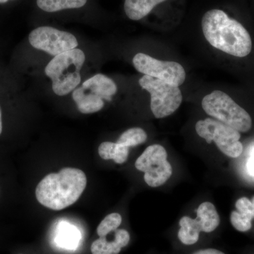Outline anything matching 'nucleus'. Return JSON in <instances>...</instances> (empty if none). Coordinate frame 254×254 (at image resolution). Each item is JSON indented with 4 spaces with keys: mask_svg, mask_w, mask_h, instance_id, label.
<instances>
[{
    "mask_svg": "<svg viewBox=\"0 0 254 254\" xmlns=\"http://www.w3.org/2000/svg\"><path fill=\"white\" fill-rule=\"evenodd\" d=\"M247 170L252 176L254 177V148L251 153L250 158L247 162Z\"/></svg>",
    "mask_w": 254,
    "mask_h": 254,
    "instance_id": "obj_23",
    "label": "nucleus"
},
{
    "mask_svg": "<svg viewBox=\"0 0 254 254\" xmlns=\"http://www.w3.org/2000/svg\"><path fill=\"white\" fill-rule=\"evenodd\" d=\"M87 1L88 0H37V5L43 11L53 13L83 7Z\"/></svg>",
    "mask_w": 254,
    "mask_h": 254,
    "instance_id": "obj_18",
    "label": "nucleus"
},
{
    "mask_svg": "<svg viewBox=\"0 0 254 254\" xmlns=\"http://www.w3.org/2000/svg\"><path fill=\"white\" fill-rule=\"evenodd\" d=\"M81 240V233L77 228L68 222H63L57 229L55 242L65 250H76Z\"/></svg>",
    "mask_w": 254,
    "mask_h": 254,
    "instance_id": "obj_13",
    "label": "nucleus"
},
{
    "mask_svg": "<svg viewBox=\"0 0 254 254\" xmlns=\"http://www.w3.org/2000/svg\"><path fill=\"white\" fill-rule=\"evenodd\" d=\"M87 185L86 174L79 169L65 168L45 177L36 187L38 201L46 208L61 210L76 203Z\"/></svg>",
    "mask_w": 254,
    "mask_h": 254,
    "instance_id": "obj_2",
    "label": "nucleus"
},
{
    "mask_svg": "<svg viewBox=\"0 0 254 254\" xmlns=\"http://www.w3.org/2000/svg\"><path fill=\"white\" fill-rule=\"evenodd\" d=\"M201 104L209 116L238 131L246 133L252 128V119L248 112L223 91L215 90L205 95Z\"/></svg>",
    "mask_w": 254,
    "mask_h": 254,
    "instance_id": "obj_4",
    "label": "nucleus"
},
{
    "mask_svg": "<svg viewBox=\"0 0 254 254\" xmlns=\"http://www.w3.org/2000/svg\"><path fill=\"white\" fill-rule=\"evenodd\" d=\"M86 60L83 50L65 52L53 58L45 68V73L52 80L53 91L57 95L64 96L77 88L81 81L80 71Z\"/></svg>",
    "mask_w": 254,
    "mask_h": 254,
    "instance_id": "obj_3",
    "label": "nucleus"
},
{
    "mask_svg": "<svg viewBox=\"0 0 254 254\" xmlns=\"http://www.w3.org/2000/svg\"><path fill=\"white\" fill-rule=\"evenodd\" d=\"M147 138V133L143 128L134 127L124 132L117 143L129 148L130 147L136 146L145 143Z\"/></svg>",
    "mask_w": 254,
    "mask_h": 254,
    "instance_id": "obj_19",
    "label": "nucleus"
},
{
    "mask_svg": "<svg viewBox=\"0 0 254 254\" xmlns=\"http://www.w3.org/2000/svg\"><path fill=\"white\" fill-rule=\"evenodd\" d=\"M128 149L117 142L105 141L100 145L98 153L103 160H113L116 163L123 164L128 159Z\"/></svg>",
    "mask_w": 254,
    "mask_h": 254,
    "instance_id": "obj_17",
    "label": "nucleus"
},
{
    "mask_svg": "<svg viewBox=\"0 0 254 254\" xmlns=\"http://www.w3.org/2000/svg\"><path fill=\"white\" fill-rule=\"evenodd\" d=\"M28 41L33 48L54 57L75 49L78 46L77 39L72 33L50 26H41L33 30Z\"/></svg>",
    "mask_w": 254,
    "mask_h": 254,
    "instance_id": "obj_9",
    "label": "nucleus"
},
{
    "mask_svg": "<svg viewBox=\"0 0 254 254\" xmlns=\"http://www.w3.org/2000/svg\"><path fill=\"white\" fill-rule=\"evenodd\" d=\"M138 83L150 94V109L155 118L170 116L181 105L183 97L178 86L146 75L142 76Z\"/></svg>",
    "mask_w": 254,
    "mask_h": 254,
    "instance_id": "obj_5",
    "label": "nucleus"
},
{
    "mask_svg": "<svg viewBox=\"0 0 254 254\" xmlns=\"http://www.w3.org/2000/svg\"><path fill=\"white\" fill-rule=\"evenodd\" d=\"M201 27L209 44L222 53L240 58L252 53L253 43L250 32L222 10L206 11L202 18Z\"/></svg>",
    "mask_w": 254,
    "mask_h": 254,
    "instance_id": "obj_1",
    "label": "nucleus"
},
{
    "mask_svg": "<svg viewBox=\"0 0 254 254\" xmlns=\"http://www.w3.org/2000/svg\"><path fill=\"white\" fill-rule=\"evenodd\" d=\"M129 233L124 229L115 230V239L109 242L106 237H100L92 244V254H119L129 243Z\"/></svg>",
    "mask_w": 254,
    "mask_h": 254,
    "instance_id": "obj_10",
    "label": "nucleus"
},
{
    "mask_svg": "<svg viewBox=\"0 0 254 254\" xmlns=\"http://www.w3.org/2000/svg\"><path fill=\"white\" fill-rule=\"evenodd\" d=\"M133 64L138 72L180 87L186 79V71L177 62L162 61L144 53L133 57Z\"/></svg>",
    "mask_w": 254,
    "mask_h": 254,
    "instance_id": "obj_8",
    "label": "nucleus"
},
{
    "mask_svg": "<svg viewBox=\"0 0 254 254\" xmlns=\"http://www.w3.org/2000/svg\"><path fill=\"white\" fill-rule=\"evenodd\" d=\"M82 86L108 101H111L114 95L118 92V86L115 81L101 73L88 78L83 82Z\"/></svg>",
    "mask_w": 254,
    "mask_h": 254,
    "instance_id": "obj_12",
    "label": "nucleus"
},
{
    "mask_svg": "<svg viewBox=\"0 0 254 254\" xmlns=\"http://www.w3.org/2000/svg\"><path fill=\"white\" fill-rule=\"evenodd\" d=\"M237 211L250 219H253V206L252 201L246 197H242L236 202Z\"/></svg>",
    "mask_w": 254,
    "mask_h": 254,
    "instance_id": "obj_22",
    "label": "nucleus"
},
{
    "mask_svg": "<svg viewBox=\"0 0 254 254\" xmlns=\"http://www.w3.org/2000/svg\"><path fill=\"white\" fill-rule=\"evenodd\" d=\"M193 254H225L223 252H220L215 249H207V250H202L195 252Z\"/></svg>",
    "mask_w": 254,
    "mask_h": 254,
    "instance_id": "obj_24",
    "label": "nucleus"
},
{
    "mask_svg": "<svg viewBox=\"0 0 254 254\" xmlns=\"http://www.w3.org/2000/svg\"><path fill=\"white\" fill-rule=\"evenodd\" d=\"M8 1H10V0H0V4H4V3L7 2Z\"/></svg>",
    "mask_w": 254,
    "mask_h": 254,
    "instance_id": "obj_27",
    "label": "nucleus"
},
{
    "mask_svg": "<svg viewBox=\"0 0 254 254\" xmlns=\"http://www.w3.org/2000/svg\"><path fill=\"white\" fill-rule=\"evenodd\" d=\"M252 206H253V216L254 218V196L252 198Z\"/></svg>",
    "mask_w": 254,
    "mask_h": 254,
    "instance_id": "obj_26",
    "label": "nucleus"
},
{
    "mask_svg": "<svg viewBox=\"0 0 254 254\" xmlns=\"http://www.w3.org/2000/svg\"><path fill=\"white\" fill-rule=\"evenodd\" d=\"M166 0H125L124 9L127 17L138 21L149 14L157 5Z\"/></svg>",
    "mask_w": 254,
    "mask_h": 254,
    "instance_id": "obj_14",
    "label": "nucleus"
},
{
    "mask_svg": "<svg viewBox=\"0 0 254 254\" xmlns=\"http://www.w3.org/2000/svg\"><path fill=\"white\" fill-rule=\"evenodd\" d=\"M195 131L207 143H215L218 149L230 158H238L243 152L240 132L215 119L197 122Z\"/></svg>",
    "mask_w": 254,
    "mask_h": 254,
    "instance_id": "obj_6",
    "label": "nucleus"
},
{
    "mask_svg": "<svg viewBox=\"0 0 254 254\" xmlns=\"http://www.w3.org/2000/svg\"><path fill=\"white\" fill-rule=\"evenodd\" d=\"M123 218L119 213H114L107 215L98 225L97 234L100 237H105L111 232L115 231L121 225Z\"/></svg>",
    "mask_w": 254,
    "mask_h": 254,
    "instance_id": "obj_20",
    "label": "nucleus"
},
{
    "mask_svg": "<svg viewBox=\"0 0 254 254\" xmlns=\"http://www.w3.org/2000/svg\"><path fill=\"white\" fill-rule=\"evenodd\" d=\"M252 219L245 217L237 211H232L230 215V222L232 226L239 232H245L251 230L252 227Z\"/></svg>",
    "mask_w": 254,
    "mask_h": 254,
    "instance_id": "obj_21",
    "label": "nucleus"
},
{
    "mask_svg": "<svg viewBox=\"0 0 254 254\" xmlns=\"http://www.w3.org/2000/svg\"><path fill=\"white\" fill-rule=\"evenodd\" d=\"M180 229L178 232V238L185 245H193L199 240L202 232L199 222L196 218L184 216L180 220Z\"/></svg>",
    "mask_w": 254,
    "mask_h": 254,
    "instance_id": "obj_16",
    "label": "nucleus"
},
{
    "mask_svg": "<svg viewBox=\"0 0 254 254\" xmlns=\"http://www.w3.org/2000/svg\"><path fill=\"white\" fill-rule=\"evenodd\" d=\"M72 98L78 110L82 114L98 113L105 105L103 98L82 86L73 90Z\"/></svg>",
    "mask_w": 254,
    "mask_h": 254,
    "instance_id": "obj_11",
    "label": "nucleus"
},
{
    "mask_svg": "<svg viewBox=\"0 0 254 254\" xmlns=\"http://www.w3.org/2000/svg\"><path fill=\"white\" fill-rule=\"evenodd\" d=\"M196 219L199 222L202 232L210 233L215 231L220 222V216L215 205L210 202L201 203L196 210Z\"/></svg>",
    "mask_w": 254,
    "mask_h": 254,
    "instance_id": "obj_15",
    "label": "nucleus"
},
{
    "mask_svg": "<svg viewBox=\"0 0 254 254\" xmlns=\"http://www.w3.org/2000/svg\"><path fill=\"white\" fill-rule=\"evenodd\" d=\"M137 170L144 173V180L148 186L158 187L164 185L173 174L171 164L168 161V153L163 145H150L137 159Z\"/></svg>",
    "mask_w": 254,
    "mask_h": 254,
    "instance_id": "obj_7",
    "label": "nucleus"
},
{
    "mask_svg": "<svg viewBox=\"0 0 254 254\" xmlns=\"http://www.w3.org/2000/svg\"><path fill=\"white\" fill-rule=\"evenodd\" d=\"M1 132H2V121H1V112L0 110V135H1Z\"/></svg>",
    "mask_w": 254,
    "mask_h": 254,
    "instance_id": "obj_25",
    "label": "nucleus"
}]
</instances>
